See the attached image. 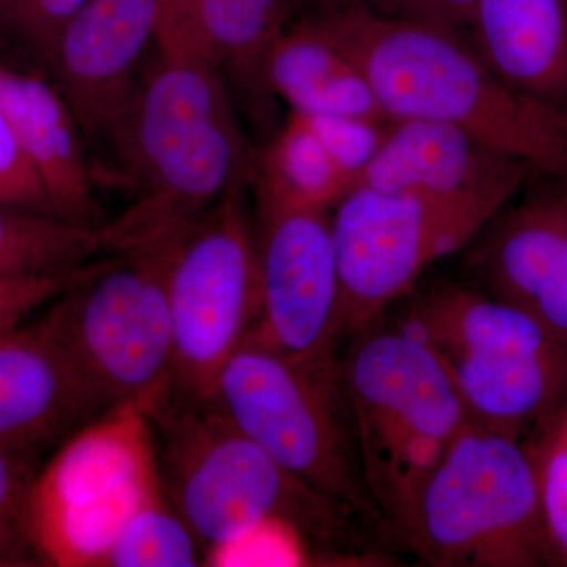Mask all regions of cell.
Listing matches in <instances>:
<instances>
[{
    "mask_svg": "<svg viewBox=\"0 0 567 567\" xmlns=\"http://www.w3.org/2000/svg\"><path fill=\"white\" fill-rule=\"evenodd\" d=\"M162 10L163 0H85L63 31L48 76L91 147H110L132 106Z\"/></svg>",
    "mask_w": 567,
    "mask_h": 567,
    "instance_id": "cell-13",
    "label": "cell"
},
{
    "mask_svg": "<svg viewBox=\"0 0 567 567\" xmlns=\"http://www.w3.org/2000/svg\"><path fill=\"white\" fill-rule=\"evenodd\" d=\"M477 0H404L402 17L461 33L468 28Z\"/></svg>",
    "mask_w": 567,
    "mask_h": 567,
    "instance_id": "cell-30",
    "label": "cell"
},
{
    "mask_svg": "<svg viewBox=\"0 0 567 567\" xmlns=\"http://www.w3.org/2000/svg\"><path fill=\"white\" fill-rule=\"evenodd\" d=\"M0 102L58 215L93 229L103 227L91 145L51 78L0 62Z\"/></svg>",
    "mask_w": 567,
    "mask_h": 567,
    "instance_id": "cell-17",
    "label": "cell"
},
{
    "mask_svg": "<svg viewBox=\"0 0 567 567\" xmlns=\"http://www.w3.org/2000/svg\"><path fill=\"white\" fill-rule=\"evenodd\" d=\"M315 17L363 71L391 121L447 123L533 173L567 182V112L511 87L461 33L349 0Z\"/></svg>",
    "mask_w": 567,
    "mask_h": 567,
    "instance_id": "cell-1",
    "label": "cell"
},
{
    "mask_svg": "<svg viewBox=\"0 0 567 567\" xmlns=\"http://www.w3.org/2000/svg\"><path fill=\"white\" fill-rule=\"evenodd\" d=\"M402 330L447 365L473 421L520 439L567 402V341L535 317L461 284H440Z\"/></svg>",
    "mask_w": 567,
    "mask_h": 567,
    "instance_id": "cell-7",
    "label": "cell"
},
{
    "mask_svg": "<svg viewBox=\"0 0 567 567\" xmlns=\"http://www.w3.org/2000/svg\"><path fill=\"white\" fill-rule=\"evenodd\" d=\"M175 238L96 260L43 315L104 410L151 409L173 388L167 267Z\"/></svg>",
    "mask_w": 567,
    "mask_h": 567,
    "instance_id": "cell-8",
    "label": "cell"
},
{
    "mask_svg": "<svg viewBox=\"0 0 567 567\" xmlns=\"http://www.w3.org/2000/svg\"><path fill=\"white\" fill-rule=\"evenodd\" d=\"M316 3H322L323 6H330V3L336 2V0H315Z\"/></svg>",
    "mask_w": 567,
    "mask_h": 567,
    "instance_id": "cell-32",
    "label": "cell"
},
{
    "mask_svg": "<svg viewBox=\"0 0 567 567\" xmlns=\"http://www.w3.org/2000/svg\"><path fill=\"white\" fill-rule=\"evenodd\" d=\"M103 254L102 227L0 203V279L73 274Z\"/></svg>",
    "mask_w": 567,
    "mask_h": 567,
    "instance_id": "cell-22",
    "label": "cell"
},
{
    "mask_svg": "<svg viewBox=\"0 0 567 567\" xmlns=\"http://www.w3.org/2000/svg\"><path fill=\"white\" fill-rule=\"evenodd\" d=\"M163 488L148 406H112L37 473L28 511L37 563L106 566L130 518Z\"/></svg>",
    "mask_w": 567,
    "mask_h": 567,
    "instance_id": "cell-9",
    "label": "cell"
},
{
    "mask_svg": "<svg viewBox=\"0 0 567 567\" xmlns=\"http://www.w3.org/2000/svg\"><path fill=\"white\" fill-rule=\"evenodd\" d=\"M533 171L447 123L391 121L379 151L353 188L427 194H503L514 197Z\"/></svg>",
    "mask_w": 567,
    "mask_h": 567,
    "instance_id": "cell-16",
    "label": "cell"
},
{
    "mask_svg": "<svg viewBox=\"0 0 567 567\" xmlns=\"http://www.w3.org/2000/svg\"><path fill=\"white\" fill-rule=\"evenodd\" d=\"M254 181L259 207L328 212L353 189L352 177L336 162L311 121L298 112L259 153Z\"/></svg>",
    "mask_w": 567,
    "mask_h": 567,
    "instance_id": "cell-21",
    "label": "cell"
},
{
    "mask_svg": "<svg viewBox=\"0 0 567 567\" xmlns=\"http://www.w3.org/2000/svg\"><path fill=\"white\" fill-rule=\"evenodd\" d=\"M107 148L122 185L166 205L210 192L244 169L254 153L223 74L164 32Z\"/></svg>",
    "mask_w": 567,
    "mask_h": 567,
    "instance_id": "cell-5",
    "label": "cell"
},
{
    "mask_svg": "<svg viewBox=\"0 0 567 567\" xmlns=\"http://www.w3.org/2000/svg\"><path fill=\"white\" fill-rule=\"evenodd\" d=\"M468 28L496 76L567 112V0H477Z\"/></svg>",
    "mask_w": 567,
    "mask_h": 567,
    "instance_id": "cell-19",
    "label": "cell"
},
{
    "mask_svg": "<svg viewBox=\"0 0 567 567\" xmlns=\"http://www.w3.org/2000/svg\"><path fill=\"white\" fill-rule=\"evenodd\" d=\"M85 0H0V62L48 74L52 54Z\"/></svg>",
    "mask_w": 567,
    "mask_h": 567,
    "instance_id": "cell-24",
    "label": "cell"
},
{
    "mask_svg": "<svg viewBox=\"0 0 567 567\" xmlns=\"http://www.w3.org/2000/svg\"><path fill=\"white\" fill-rule=\"evenodd\" d=\"M293 0H163L159 32L199 51L234 96L267 121L275 95L268 62L292 17Z\"/></svg>",
    "mask_w": 567,
    "mask_h": 567,
    "instance_id": "cell-18",
    "label": "cell"
},
{
    "mask_svg": "<svg viewBox=\"0 0 567 567\" xmlns=\"http://www.w3.org/2000/svg\"><path fill=\"white\" fill-rule=\"evenodd\" d=\"M104 412L43 317L0 333V445L37 456Z\"/></svg>",
    "mask_w": 567,
    "mask_h": 567,
    "instance_id": "cell-15",
    "label": "cell"
},
{
    "mask_svg": "<svg viewBox=\"0 0 567 567\" xmlns=\"http://www.w3.org/2000/svg\"><path fill=\"white\" fill-rule=\"evenodd\" d=\"M306 117L311 121L339 166L352 177L353 186L358 174L379 151L391 123V121L375 122L368 118L338 117V115H306Z\"/></svg>",
    "mask_w": 567,
    "mask_h": 567,
    "instance_id": "cell-27",
    "label": "cell"
},
{
    "mask_svg": "<svg viewBox=\"0 0 567 567\" xmlns=\"http://www.w3.org/2000/svg\"><path fill=\"white\" fill-rule=\"evenodd\" d=\"M0 203L59 216L50 196L22 152L6 107L0 102ZM61 218V216H59Z\"/></svg>",
    "mask_w": 567,
    "mask_h": 567,
    "instance_id": "cell-28",
    "label": "cell"
},
{
    "mask_svg": "<svg viewBox=\"0 0 567 567\" xmlns=\"http://www.w3.org/2000/svg\"><path fill=\"white\" fill-rule=\"evenodd\" d=\"M349 2L383 14H399L404 6V0H349Z\"/></svg>",
    "mask_w": 567,
    "mask_h": 567,
    "instance_id": "cell-31",
    "label": "cell"
},
{
    "mask_svg": "<svg viewBox=\"0 0 567 567\" xmlns=\"http://www.w3.org/2000/svg\"><path fill=\"white\" fill-rule=\"evenodd\" d=\"M213 401L290 475L386 536L365 481L341 358L298 363L251 331L219 372Z\"/></svg>",
    "mask_w": 567,
    "mask_h": 567,
    "instance_id": "cell-4",
    "label": "cell"
},
{
    "mask_svg": "<svg viewBox=\"0 0 567 567\" xmlns=\"http://www.w3.org/2000/svg\"><path fill=\"white\" fill-rule=\"evenodd\" d=\"M148 415L164 491L212 563L270 524L354 555L363 550L357 524H368L290 475L215 401L171 388Z\"/></svg>",
    "mask_w": 567,
    "mask_h": 567,
    "instance_id": "cell-2",
    "label": "cell"
},
{
    "mask_svg": "<svg viewBox=\"0 0 567 567\" xmlns=\"http://www.w3.org/2000/svg\"><path fill=\"white\" fill-rule=\"evenodd\" d=\"M35 457L0 445V567L39 565L28 529L29 498L39 473Z\"/></svg>",
    "mask_w": 567,
    "mask_h": 567,
    "instance_id": "cell-25",
    "label": "cell"
},
{
    "mask_svg": "<svg viewBox=\"0 0 567 567\" xmlns=\"http://www.w3.org/2000/svg\"><path fill=\"white\" fill-rule=\"evenodd\" d=\"M369 492L398 540L425 484L470 421L445 361L398 328L372 322L341 360Z\"/></svg>",
    "mask_w": 567,
    "mask_h": 567,
    "instance_id": "cell-3",
    "label": "cell"
},
{
    "mask_svg": "<svg viewBox=\"0 0 567 567\" xmlns=\"http://www.w3.org/2000/svg\"><path fill=\"white\" fill-rule=\"evenodd\" d=\"M92 265L66 275L0 279V333L29 322L39 309L48 308L59 295L80 281Z\"/></svg>",
    "mask_w": 567,
    "mask_h": 567,
    "instance_id": "cell-29",
    "label": "cell"
},
{
    "mask_svg": "<svg viewBox=\"0 0 567 567\" xmlns=\"http://www.w3.org/2000/svg\"><path fill=\"white\" fill-rule=\"evenodd\" d=\"M241 192L175 238L167 267L173 390L213 401L219 372L259 316L257 237Z\"/></svg>",
    "mask_w": 567,
    "mask_h": 567,
    "instance_id": "cell-11",
    "label": "cell"
},
{
    "mask_svg": "<svg viewBox=\"0 0 567 567\" xmlns=\"http://www.w3.org/2000/svg\"><path fill=\"white\" fill-rule=\"evenodd\" d=\"M203 554L163 488L130 518L104 567H192L203 563Z\"/></svg>",
    "mask_w": 567,
    "mask_h": 567,
    "instance_id": "cell-23",
    "label": "cell"
},
{
    "mask_svg": "<svg viewBox=\"0 0 567 567\" xmlns=\"http://www.w3.org/2000/svg\"><path fill=\"white\" fill-rule=\"evenodd\" d=\"M275 99L305 115L390 122L357 62L324 31L315 14L287 25L268 62Z\"/></svg>",
    "mask_w": 567,
    "mask_h": 567,
    "instance_id": "cell-20",
    "label": "cell"
},
{
    "mask_svg": "<svg viewBox=\"0 0 567 567\" xmlns=\"http://www.w3.org/2000/svg\"><path fill=\"white\" fill-rule=\"evenodd\" d=\"M527 446L535 466L540 509L558 565L567 566V445L547 423Z\"/></svg>",
    "mask_w": 567,
    "mask_h": 567,
    "instance_id": "cell-26",
    "label": "cell"
},
{
    "mask_svg": "<svg viewBox=\"0 0 567 567\" xmlns=\"http://www.w3.org/2000/svg\"><path fill=\"white\" fill-rule=\"evenodd\" d=\"M565 197H566V203H567V193L565 194Z\"/></svg>",
    "mask_w": 567,
    "mask_h": 567,
    "instance_id": "cell-33",
    "label": "cell"
},
{
    "mask_svg": "<svg viewBox=\"0 0 567 567\" xmlns=\"http://www.w3.org/2000/svg\"><path fill=\"white\" fill-rule=\"evenodd\" d=\"M398 540L431 566H559L527 446L477 421L447 447Z\"/></svg>",
    "mask_w": 567,
    "mask_h": 567,
    "instance_id": "cell-6",
    "label": "cell"
},
{
    "mask_svg": "<svg viewBox=\"0 0 567 567\" xmlns=\"http://www.w3.org/2000/svg\"><path fill=\"white\" fill-rule=\"evenodd\" d=\"M511 199L368 186L347 193L331 215L341 341L379 320L436 260L472 245Z\"/></svg>",
    "mask_w": 567,
    "mask_h": 567,
    "instance_id": "cell-10",
    "label": "cell"
},
{
    "mask_svg": "<svg viewBox=\"0 0 567 567\" xmlns=\"http://www.w3.org/2000/svg\"><path fill=\"white\" fill-rule=\"evenodd\" d=\"M259 316L252 333L290 360H339V281L331 215L259 207Z\"/></svg>",
    "mask_w": 567,
    "mask_h": 567,
    "instance_id": "cell-12",
    "label": "cell"
},
{
    "mask_svg": "<svg viewBox=\"0 0 567 567\" xmlns=\"http://www.w3.org/2000/svg\"><path fill=\"white\" fill-rule=\"evenodd\" d=\"M470 252L480 292L527 312L567 341V203L539 197L499 213Z\"/></svg>",
    "mask_w": 567,
    "mask_h": 567,
    "instance_id": "cell-14",
    "label": "cell"
}]
</instances>
